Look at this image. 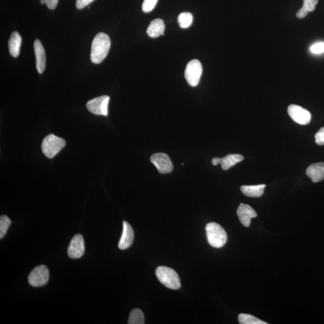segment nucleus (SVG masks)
<instances>
[{
    "label": "nucleus",
    "mask_w": 324,
    "mask_h": 324,
    "mask_svg": "<svg viewBox=\"0 0 324 324\" xmlns=\"http://www.w3.org/2000/svg\"><path fill=\"white\" fill-rule=\"evenodd\" d=\"M111 47V40L104 32L97 34L92 42L91 60L93 63L99 64L106 57Z\"/></svg>",
    "instance_id": "obj_1"
},
{
    "label": "nucleus",
    "mask_w": 324,
    "mask_h": 324,
    "mask_svg": "<svg viewBox=\"0 0 324 324\" xmlns=\"http://www.w3.org/2000/svg\"><path fill=\"white\" fill-rule=\"evenodd\" d=\"M206 234L209 244L215 248H221L226 244L227 234L225 229L215 222L206 226Z\"/></svg>",
    "instance_id": "obj_2"
},
{
    "label": "nucleus",
    "mask_w": 324,
    "mask_h": 324,
    "mask_svg": "<svg viewBox=\"0 0 324 324\" xmlns=\"http://www.w3.org/2000/svg\"><path fill=\"white\" fill-rule=\"evenodd\" d=\"M155 275L160 282L169 289L178 290L181 287L179 276L173 269L167 267H158L155 270Z\"/></svg>",
    "instance_id": "obj_3"
},
{
    "label": "nucleus",
    "mask_w": 324,
    "mask_h": 324,
    "mask_svg": "<svg viewBox=\"0 0 324 324\" xmlns=\"http://www.w3.org/2000/svg\"><path fill=\"white\" fill-rule=\"evenodd\" d=\"M66 142L63 138L53 134L47 136L42 144V150L45 156L53 158L66 146Z\"/></svg>",
    "instance_id": "obj_4"
},
{
    "label": "nucleus",
    "mask_w": 324,
    "mask_h": 324,
    "mask_svg": "<svg viewBox=\"0 0 324 324\" xmlns=\"http://www.w3.org/2000/svg\"><path fill=\"white\" fill-rule=\"evenodd\" d=\"M202 73L201 63L197 60H191L187 64L184 76L191 87H196L199 84Z\"/></svg>",
    "instance_id": "obj_5"
},
{
    "label": "nucleus",
    "mask_w": 324,
    "mask_h": 324,
    "mask_svg": "<svg viewBox=\"0 0 324 324\" xmlns=\"http://www.w3.org/2000/svg\"><path fill=\"white\" fill-rule=\"evenodd\" d=\"M50 273L46 265H41L33 269L28 275L29 284L33 287H40L48 283Z\"/></svg>",
    "instance_id": "obj_6"
},
{
    "label": "nucleus",
    "mask_w": 324,
    "mask_h": 324,
    "mask_svg": "<svg viewBox=\"0 0 324 324\" xmlns=\"http://www.w3.org/2000/svg\"><path fill=\"white\" fill-rule=\"evenodd\" d=\"M109 99L108 96L96 97L87 102V108L94 114L107 116L108 114Z\"/></svg>",
    "instance_id": "obj_7"
},
{
    "label": "nucleus",
    "mask_w": 324,
    "mask_h": 324,
    "mask_svg": "<svg viewBox=\"0 0 324 324\" xmlns=\"http://www.w3.org/2000/svg\"><path fill=\"white\" fill-rule=\"evenodd\" d=\"M288 112L293 120L301 125L309 124L312 118L310 112L299 105H291Z\"/></svg>",
    "instance_id": "obj_8"
},
{
    "label": "nucleus",
    "mask_w": 324,
    "mask_h": 324,
    "mask_svg": "<svg viewBox=\"0 0 324 324\" xmlns=\"http://www.w3.org/2000/svg\"><path fill=\"white\" fill-rule=\"evenodd\" d=\"M150 160L160 174L170 173L173 170V163L167 154L155 153L151 155Z\"/></svg>",
    "instance_id": "obj_9"
},
{
    "label": "nucleus",
    "mask_w": 324,
    "mask_h": 324,
    "mask_svg": "<svg viewBox=\"0 0 324 324\" xmlns=\"http://www.w3.org/2000/svg\"><path fill=\"white\" fill-rule=\"evenodd\" d=\"M84 252L85 244L83 236L80 234H76L73 236L68 248V256L72 259H78L83 257Z\"/></svg>",
    "instance_id": "obj_10"
},
{
    "label": "nucleus",
    "mask_w": 324,
    "mask_h": 324,
    "mask_svg": "<svg viewBox=\"0 0 324 324\" xmlns=\"http://www.w3.org/2000/svg\"><path fill=\"white\" fill-rule=\"evenodd\" d=\"M236 213L239 221L245 227L250 226L251 219L257 216V213L250 206L242 203L239 204Z\"/></svg>",
    "instance_id": "obj_11"
},
{
    "label": "nucleus",
    "mask_w": 324,
    "mask_h": 324,
    "mask_svg": "<svg viewBox=\"0 0 324 324\" xmlns=\"http://www.w3.org/2000/svg\"><path fill=\"white\" fill-rule=\"evenodd\" d=\"M123 232L118 243V248L121 250H126L132 245L134 241V232L132 226L128 222L123 221Z\"/></svg>",
    "instance_id": "obj_12"
},
{
    "label": "nucleus",
    "mask_w": 324,
    "mask_h": 324,
    "mask_svg": "<svg viewBox=\"0 0 324 324\" xmlns=\"http://www.w3.org/2000/svg\"><path fill=\"white\" fill-rule=\"evenodd\" d=\"M34 49L36 58V69L40 74L44 72L46 66V54L40 41L35 40L34 42Z\"/></svg>",
    "instance_id": "obj_13"
},
{
    "label": "nucleus",
    "mask_w": 324,
    "mask_h": 324,
    "mask_svg": "<svg viewBox=\"0 0 324 324\" xmlns=\"http://www.w3.org/2000/svg\"><path fill=\"white\" fill-rule=\"evenodd\" d=\"M306 174L308 177L311 178L313 183H318L324 180V163L319 162V163L313 164L306 170Z\"/></svg>",
    "instance_id": "obj_14"
},
{
    "label": "nucleus",
    "mask_w": 324,
    "mask_h": 324,
    "mask_svg": "<svg viewBox=\"0 0 324 324\" xmlns=\"http://www.w3.org/2000/svg\"><path fill=\"white\" fill-rule=\"evenodd\" d=\"M165 24L161 19H156L150 22V25L147 30V33L152 38L159 37L161 35H164Z\"/></svg>",
    "instance_id": "obj_15"
},
{
    "label": "nucleus",
    "mask_w": 324,
    "mask_h": 324,
    "mask_svg": "<svg viewBox=\"0 0 324 324\" xmlns=\"http://www.w3.org/2000/svg\"><path fill=\"white\" fill-rule=\"evenodd\" d=\"M22 38L17 31L13 32L9 40L10 54L14 57H18L20 53Z\"/></svg>",
    "instance_id": "obj_16"
},
{
    "label": "nucleus",
    "mask_w": 324,
    "mask_h": 324,
    "mask_svg": "<svg viewBox=\"0 0 324 324\" xmlns=\"http://www.w3.org/2000/svg\"><path fill=\"white\" fill-rule=\"evenodd\" d=\"M265 184L256 186H242L241 190L245 195L252 197H261L264 194Z\"/></svg>",
    "instance_id": "obj_17"
},
{
    "label": "nucleus",
    "mask_w": 324,
    "mask_h": 324,
    "mask_svg": "<svg viewBox=\"0 0 324 324\" xmlns=\"http://www.w3.org/2000/svg\"><path fill=\"white\" fill-rule=\"evenodd\" d=\"M244 159L242 155L240 154H228L222 158L221 167L223 170H228L236 164Z\"/></svg>",
    "instance_id": "obj_18"
},
{
    "label": "nucleus",
    "mask_w": 324,
    "mask_h": 324,
    "mask_svg": "<svg viewBox=\"0 0 324 324\" xmlns=\"http://www.w3.org/2000/svg\"><path fill=\"white\" fill-rule=\"evenodd\" d=\"M303 6L297 13L298 18L302 19L306 17L308 12H313L318 3V0H303Z\"/></svg>",
    "instance_id": "obj_19"
},
{
    "label": "nucleus",
    "mask_w": 324,
    "mask_h": 324,
    "mask_svg": "<svg viewBox=\"0 0 324 324\" xmlns=\"http://www.w3.org/2000/svg\"><path fill=\"white\" fill-rule=\"evenodd\" d=\"M145 318L143 312L140 309H135L132 310L129 317V324H144Z\"/></svg>",
    "instance_id": "obj_20"
},
{
    "label": "nucleus",
    "mask_w": 324,
    "mask_h": 324,
    "mask_svg": "<svg viewBox=\"0 0 324 324\" xmlns=\"http://www.w3.org/2000/svg\"><path fill=\"white\" fill-rule=\"evenodd\" d=\"M193 22V15L189 12L181 13L178 18V22L180 27L182 28H187L192 25Z\"/></svg>",
    "instance_id": "obj_21"
},
{
    "label": "nucleus",
    "mask_w": 324,
    "mask_h": 324,
    "mask_svg": "<svg viewBox=\"0 0 324 324\" xmlns=\"http://www.w3.org/2000/svg\"><path fill=\"white\" fill-rule=\"evenodd\" d=\"M238 321L241 324H267L257 317L245 313L239 314Z\"/></svg>",
    "instance_id": "obj_22"
},
{
    "label": "nucleus",
    "mask_w": 324,
    "mask_h": 324,
    "mask_svg": "<svg viewBox=\"0 0 324 324\" xmlns=\"http://www.w3.org/2000/svg\"><path fill=\"white\" fill-rule=\"evenodd\" d=\"M12 222L7 216H2L0 218V238L4 237Z\"/></svg>",
    "instance_id": "obj_23"
},
{
    "label": "nucleus",
    "mask_w": 324,
    "mask_h": 324,
    "mask_svg": "<svg viewBox=\"0 0 324 324\" xmlns=\"http://www.w3.org/2000/svg\"><path fill=\"white\" fill-rule=\"evenodd\" d=\"M157 2L158 0H144L142 6V11L145 13L153 11L157 5Z\"/></svg>",
    "instance_id": "obj_24"
},
{
    "label": "nucleus",
    "mask_w": 324,
    "mask_h": 324,
    "mask_svg": "<svg viewBox=\"0 0 324 324\" xmlns=\"http://www.w3.org/2000/svg\"><path fill=\"white\" fill-rule=\"evenodd\" d=\"M311 53L315 54H319L324 53V43L323 42H319L312 45L310 47Z\"/></svg>",
    "instance_id": "obj_25"
},
{
    "label": "nucleus",
    "mask_w": 324,
    "mask_h": 324,
    "mask_svg": "<svg viewBox=\"0 0 324 324\" xmlns=\"http://www.w3.org/2000/svg\"><path fill=\"white\" fill-rule=\"evenodd\" d=\"M316 143L319 145H324V128H320L315 135Z\"/></svg>",
    "instance_id": "obj_26"
},
{
    "label": "nucleus",
    "mask_w": 324,
    "mask_h": 324,
    "mask_svg": "<svg viewBox=\"0 0 324 324\" xmlns=\"http://www.w3.org/2000/svg\"><path fill=\"white\" fill-rule=\"evenodd\" d=\"M95 0H76V7L78 9H82L89 5Z\"/></svg>",
    "instance_id": "obj_27"
},
{
    "label": "nucleus",
    "mask_w": 324,
    "mask_h": 324,
    "mask_svg": "<svg viewBox=\"0 0 324 324\" xmlns=\"http://www.w3.org/2000/svg\"><path fill=\"white\" fill-rule=\"evenodd\" d=\"M44 1L47 7L51 10L56 9L58 2V0H44Z\"/></svg>",
    "instance_id": "obj_28"
},
{
    "label": "nucleus",
    "mask_w": 324,
    "mask_h": 324,
    "mask_svg": "<svg viewBox=\"0 0 324 324\" xmlns=\"http://www.w3.org/2000/svg\"><path fill=\"white\" fill-rule=\"evenodd\" d=\"M221 161H222V158H220L219 157L213 158L212 161V164L213 165H215V166H216V165L221 164Z\"/></svg>",
    "instance_id": "obj_29"
},
{
    "label": "nucleus",
    "mask_w": 324,
    "mask_h": 324,
    "mask_svg": "<svg viewBox=\"0 0 324 324\" xmlns=\"http://www.w3.org/2000/svg\"><path fill=\"white\" fill-rule=\"evenodd\" d=\"M40 3L42 5L45 4L44 0H40Z\"/></svg>",
    "instance_id": "obj_30"
}]
</instances>
